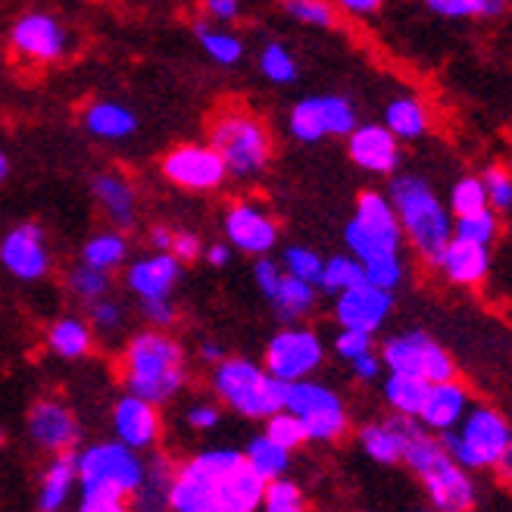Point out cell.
<instances>
[{
    "label": "cell",
    "mask_w": 512,
    "mask_h": 512,
    "mask_svg": "<svg viewBox=\"0 0 512 512\" xmlns=\"http://www.w3.org/2000/svg\"><path fill=\"white\" fill-rule=\"evenodd\" d=\"M219 419H222V413H219V406H213V403H197V406L188 409V425L197 428V431H213L219 425Z\"/></svg>",
    "instance_id": "cell-55"
},
{
    "label": "cell",
    "mask_w": 512,
    "mask_h": 512,
    "mask_svg": "<svg viewBox=\"0 0 512 512\" xmlns=\"http://www.w3.org/2000/svg\"><path fill=\"white\" fill-rule=\"evenodd\" d=\"M210 144L225 160L228 178H241V182L260 175L272 157V138L263 119L238 107L219 110V116L210 122Z\"/></svg>",
    "instance_id": "cell-6"
},
{
    "label": "cell",
    "mask_w": 512,
    "mask_h": 512,
    "mask_svg": "<svg viewBox=\"0 0 512 512\" xmlns=\"http://www.w3.org/2000/svg\"><path fill=\"white\" fill-rule=\"evenodd\" d=\"M200 356H203V360H207V363H219L222 360V356H225V350L219 347V344H213V341H207V344H200Z\"/></svg>",
    "instance_id": "cell-61"
},
{
    "label": "cell",
    "mask_w": 512,
    "mask_h": 512,
    "mask_svg": "<svg viewBox=\"0 0 512 512\" xmlns=\"http://www.w3.org/2000/svg\"><path fill=\"white\" fill-rule=\"evenodd\" d=\"M400 241H403V235L372 232V228L360 225L356 219H350L347 228H344V244L350 247V253L360 263H372V260H381V256L400 253Z\"/></svg>",
    "instance_id": "cell-29"
},
{
    "label": "cell",
    "mask_w": 512,
    "mask_h": 512,
    "mask_svg": "<svg viewBox=\"0 0 512 512\" xmlns=\"http://www.w3.org/2000/svg\"><path fill=\"white\" fill-rule=\"evenodd\" d=\"M285 409L303 422L306 441H335L347 431V413L344 403L335 391L316 381H288L285 391Z\"/></svg>",
    "instance_id": "cell-8"
},
{
    "label": "cell",
    "mask_w": 512,
    "mask_h": 512,
    "mask_svg": "<svg viewBox=\"0 0 512 512\" xmlns=\"http://www.w3.org/2000/svg\"><path fill=\"white\" fill-rule=\"evenodd\" d=\"M428 7L450 19H466V16H497L506 0H428Z\"/></svg>",
    "instance_id": "cell-46"
},
{
    "label": "cell",
    "mask_w": 512,
    "mask_h": 512,
    "mask_svg": "<svg viewBox=\"0 0 512 512\" xmlns=\"http://www.w3.org/2000/svg\"><path fill=\"white\" fill-rule=\"evenodd\" d=\"M384 125L391 128L397 138H422L428 132V113L416 97H397L384 110Z\"/></svg>",
    "instance_id": "cell-34"
},
{
    "label": "cell",
    "mask_w": 512,
    "mask_h": 512,
    "mask_svg": "<svg viewBox=\"0 0 512 512\" xmlns=\"http://www.w3.org/2000/svg\"><path fill=\"white\" fill-rule=\"evenodd\" d=\"M241 459L244 453L228 447L194 453L182 466L172 469L166 506L175 512H222L225 481Z\"/></svg>",
    "instance_id": "cell-4"
},
{
    "label": "cell",
    "mask_w": 512,
    "mask_h": 512,
    "mask_svg": "<svg viewBox=\"0 0 512 512\" xmlns=\"http://www.w3.org/2000/svg\"><path fill=\"white\" fill-rule=\"evenodd\" d=\"M13 54L29 66H50L60 63L69 54V32L54 13H25L10 29Z\"/></svg>",
    "instance_id": "cell-10"
},
{
    "label": "cell",
    "mask_w": 512,
    "mask_h": 512,
    "mask_svg": "<svg viewBox=\"0 0 512 512\" xmlns=\"http://www.w3.org/2000/svg\"><path fill=\"white\" fill-rule=\"evenodd\" d=\"M369 350H372V331L344 328L341 335L335 338V353L344 356V360H356V356H363Z\"/></svg>",
    "instance_id": "cell-51"
},
{
    "label": "cell",
    "mask_w": 512,
    "mask_h": 512,
    "mask_svg": "<svg viewBox=\"0 0 512 512\" xmlns=\"http://www.w3.org/2000/svg\"><path fill=\"white\" fill-rule=\"evenodd\" d=\"M172 228L169 225H153L147 232V247L150 250H160V253H169L172 250Z\"/></svg>",
    "instance_id": "cell-58"
},
{
    "label": "cell",
    "mask_w": 512,
    "mask_h": 512,
    "mask_svg": "<svg viewBox=\"0 0 512 512\" xmlns=\"http://www.w3.org/2000/svg\"><path fill=\"white\" fill-rule=\"evenodd\" d=\"M494 469L503 475V481H512V447H509V450H506V453L497 459V466H494Z\"/></svg>",
    "instance_id": "cell-62"
},
{
    "label": "cell",
    "mask_w": 512,
    "mask_h": 512,
    "mask_svg": "<svg viewBox=\"0 0 512 512\" xmlns=\"http://www.w3.org/2000/svg\"><path fill=\"white\" fill-rule=\"evenodd\" d=\"M260 72L272 85H291L297 79V60L285 44H266L260 54Z\"/></svg>",
    "instance_id": "cell-41"
},
{
    "label": "cell",
    "mask_w": 512,
    "mask_h": 512,
    "mask_svg": "<svg viewBox=\"0 0 512 512\" xmlns=\"http://www.w3.org/2000/svg\"><path fill=\"white\" fill-rule=\"evenodd\" d=\"M203 256H207L210 266L222 269V266H228V260H232V244H210L203 250Z\"/></svg>",
    "instance_id": "cell-59"
},
{
    "label": "cell",
    "mask_w": 512,
    "mask_h": 512,
    "mask_svg": "<svg viewBox=\"0 0 512 512\" xmlns=\"http://www.w3.org/2000/svg\"><path fill=\"white\" fill-rule=\"evenodd\" d=\"M322 256L310 247H288L285 256H281V266H285V272L303 278V281H313V285L319 288V275H322Z\"/></svg>",
    "instance_id": "cell-47"
},
{
    "label": "cell",
    "mask_w": 512,
    "mask_h": 512,
    "mask_svg": "<svg viewBox=\"0 0 512 512\" xmlns=\"http://www.w3.org/2000/svg\"><path fill=\"white\" fill-rule=\"evenodd\" d=\"M459 425L463 428L444 431L441 444L463 469L497 466V459L512 447V431L497 409H488V406L472 409Z\"/></svg>",
    "instance_id": "cell-7"
},
{
    "label": "cell",
    "mask_w": 512,
    "mask_h": 512,
    "mask_svg": "<svg viewBox=\"0 0 512 512\" xmlns=\"http://www.w3.org/2000/svg\"><path fill=\"white\" fill-rule=\"evenodd\" d=\"M0 266H4L16 281L35 285L54 272V253L47 247L44 228L35 222H19L0 238Z\"/></svg>",
    "instance_id": "cell-13"
},
{
    "label": "cell",
    "mask_w": 512,
    "mask_h": 512,
    "mask_svg": "<svg viewBox=\"0 0 512 512\" xmlns=\"http://www.w3.org/2000/svg\"><path fill=\"white\" fill-rule=\"evenodd\" d=\"M75 484H79V469H75V453H54L47 469L41 472L38 484V509L41 512H57L69 503Z\"/></svg>",
    "instance_id": "cell-25"
},
{
    "label": "cell",
    "mask_w": 512,
    "mask_h": 512,
    "mask_svg": "<svg viewBox=\"0 0 512 512\" xmlns=\"http://www.w3.org/2000/svg\"><path fill=\"white\" fill-rule=\"evenodd\" d=\"M0 447H4V434H0Z\"/></svg>",
    "instance_id": "cell-64"
},
{
    "label": "cell",
    "mask_w": 512,
    "mask_h": 512,
    "mask_svg": "<svg viewBox=\"0 0 512 512\" xmlns=\"http://www.w3.org/2000/svg\"><path fill=\"white\" fill-rule=\"evenodd\" d=\"M253 275H256V285H260V291L272 300V294H275V288H278L281 275H285V266L275 263V260H269V256H260V260H256V266H253Z\"/></svg>",
    "instance_id": "cell-53"
},
{
    "label": "cell",
    "mask_w": 512,
    "mask_h": 512,
    "mask_svg": "<svg viewBox=\"0 0 512 512\" xmlns=\"http://www.w3.org/2000/svg\"><path fill=\"white\" fill-rule=\"evenodd\" d=\"M391 203L397 210L400 228L409 235L413 247L425 256L428 263L438 266L444 247L453 238V222L444 210V203L434 197V191L425 185L419 175L394 178L391 185Z\"/></svg>",
    "instance_id": "cell-3"
},
{
    "label": "cell",
    "mask_w": 512,
    "mask_h": 512,
    "mask_svg": "<svg viewBox=\"0 0 512 512\" xmlns=\"http://www.w3.org/2000/svg\"><path fill=\"white\" fill-rule=\"evenodd\" d=\"M94 328L88 319L82 316H60L47 325V335H44V344L47 350L60 356V360H85V356L94 350Z\"/></svg>",
    "instance_id": "cell-27"
},
{
    "label": "cell",
    "mask_w": 512,
    "mask_h": 512,
    "mask_svg": "<svg viewBox=\"0 0 512 512\" xmlns=\"http://www.w3.org/2000/svg\"><path fill=\"white\" fill-rule=\"evenodd\" d=\"M303 506H306L303 491L294 481H288L285 475L266 481V491H263V509L266 512H300Z\"/></svg>",
    "instance_id": "cell-43"
},
{
    "label": "cell",
    "mask_w": 512,
    "mask_h": 512,
    "mask_svg": "<svg viewBox=\"0 0 512 512\" xmlns=\"http://www.w3.org/2000/svg\"><path fill=\"white\" fill-rule=\"evenodd\" d=\"M350 366H353V375L356 378H363V381H372V378H378V372H381V360L378 356L369 350V353H363V356H356V360H350Z\"/></svg>",
    "instance_id": "cell-57"
},
{
    "label": "cell",
    "mask_w": 512,
    "mask_h": 512,
    "mask_svg": "<svg viewBox=\"0 0 512 512\" xmlns=\"http://www.w3.org/2000/svg\"><path fill=\"white\" fill-rule=\"evenodd\" d=\"M431 381L419 378V375H406V372H391L388 381H384V400L394 406V413L403 416H416L428 397Z\"/></svg>",
    "instance_id": "cell-31"
},
{
    "label": "cell",
    "mask_w": 512,
    "mask_h": 512,
    "mask_svg": "<svg viewBox=\"0 0 512 512\" xmlns=\"http://www.w3.org/2000/svg\"><path fill=\"white\" fill-rule=\"evenodd\" d=\"M266 434L285 450H297L300 444H306V428L291 409H278V413H272L266 419Z\"/></svg>",
    "instance_id": "cell-44"
},
{
    "label": "cell",
    "mask_w": 512,
    "mask_h": 512,
    "mask_svg": "<svg viewBox=\"0 0 512 512\" xmlns=\"http://www.w3.org/2000/svg\"><path fill=\"white\" fill-rule=\"evenodd\" d=\"M141 313L147 319L150 328H172L178 322V310H175V303L172 297H160V300H141Z\"/></svg>",
    "instance_id": "cell-52"
},
{
    "label": "cell",
    "mask_w": 512,
    "mask_h": 512,
    "mask_svg": "<svg viewBox=\"0 0 512 512\" xmlns=\"http://www.w3.org/2000/svg\"><path fill=\"white\" fill-rule=\"evenodd\" d=\"M484 207H488V191H484L481 178H459L450 194V210L456 216H463V213H475Z\"/></svg>",
    "instance_id": "cell-48"
},
{
    "label": "cell",
    "mask_w": 512,
    "mask_h": 512,
    "mask_svg": "<svg viewBox=\"0 0 512 512\" xmlns=\"http://www.w3.org/2000/svg\"><path fill=\"white\" fill-rule=\"evenodd\" d=\"M7 175H10V157H7V150L0 147V182H7Z\"/></svg>",
    "instance_id": "cell-63"
},
{
    "label": "cell",
    "mask_w": 512,
    "mask_h": 512,
    "mask_svg": "<svg viewBox=\"0 0 512 512\" xmlns=\"http://www.w3.org/2000/svg\"><path fill=\"white\" fill-rule=\"evenodd\" d=\"M494 235H497V216L488 207L475 210V213H463V216H456V222H453V238H463V241L488 247L494 241Z\"/></svg>",
    "instance_id": "cell-40"
},
{
    "label": "cell",
    "mask_w": 512,
    "mask_h": 512,
    "mask_svg": "<svg viewBox=\"0 0 512 512\" xmlns=\"http://www.w3.org/2000/svg\"><path fill=\"white\" fill-rule=\"evenodd\" d=\"M182 260L175 253H160L153 250L141 260H135L125 269V288L132 291L138 300H160L172 297L178 288V278H182Z\"/></svg>",
    "instance_id": "cell-18"
},
{
    "label": "cell",
    "mask_w": 512,
    "mask_h": 512,
    "mask_svg": "<svg viewBox=\"0 0 512 512\" xmlns=\"http://www.w3.org/2000/svg\"><path fill=\"white\" fill-rule=\"evenodd\" d=\"M172 469L163 456H157L153 463L147 466V475H144V484H141V491H138V503L144 509H160L166 506V491H169V478H172Z\"/></svg>",
    "instance_id": "cell-39"
},
{
    "label": "cell",
    "mask_w": 512,
    "mask_h": 512,
    "mask_svg": "<svg viewBox=\"0 0 512 512\" xmlns=\"http://www.w3.org/2000/svg\"><path fill=\"white\" fill-rule=\"evenodd\" d=\"M469 413V394L463 384H456L453 378L447 381H434L428 388V397L419 409V419L425 428L434 431H450L463 422V416Z\"/></svg>",
    "instance_id": "cell-23"
},
{
    "label": "cell",
    "mask_w": 512,
    "mask_h": 512,
    "mask_svg": "<svg viewBox=\"0 0 512 512\" xmlns=\"http://www.w3.org/2000/svg\"><path fill=\"white\" fill-rule=\"evenodd\" d=\"M119 381L128 394L150 403H169L188 384V350L166 328H147L125 341L119 353Z\"/></svg>",
    "instance_id": "cell-1"
},
{
    "label": "cell",
    "mask_w": 512,
    "mask_h": 512,
    "mask_svg": "<svg viewBox=\"0 0 512 512\" xmlns=\"http://www.w3.org/2000/svg\"><path fill=\"white\" fill-rule=\"evenodd\" d=\"M335 4L341 7V10H347V13H372V10H378L381 7V0H335Z\"/></svg>",
    "instance_id": "cell-60"
},
{
    "label": "cell",
    "mask_w": 512,
    "mask_h": 512,
    "mask_svg": "<svg viewBox=\"0 0 512 512\" xmlns=\"http://www.w3.org/2000/svg\"><path fill=\"white\" fill-rule=\"evenodd\" d=\"M484 191H488V203L497 210H509L512 207V178L503 169H488L484 172Z\"/></svg>",
    "instance_id": "cell-50"
},
{
    "label": "cell",
    "mask_w": 512,
    "mask_h": 512,
    "mask_svg": "<svg viewBox=\"0 0 512 512\" xmlns=\"http://www.w3.org/2000/svg\"><path fill=\"white\" fill-rule=\"evenodd\" d=\"M381 363L391 372H406V375H419L425 381H447L453 378V360L444 347L434 344L422 331H406L384 344L381 350Z\"/></svg>",
    "instance_id": "cell-12"
},
{
    "label": "cell",
    "mask_w": 512,
    "mask_h": 512,
    "mask_svg": "<svg viewBox=\"0 0 512 512\" xmlns=\"http://www.w3.org/2000/svg\"><path fill=\"white\" fill-rule=\"evenodd\" d=\"M335 319L341 322V328H363V331H378L381 322L388 319L394 297L391 291H384L372 281H360L341 294H335Z\"/></svg>",
    "instance_id": "cell-19"
},
{
    "label": "cell",
    "mask_w": 512,
    "mask_h": 512,
    "mask_svg": "<svg viewBox=\"0 0 512 512\" xmlns=\"http://www.w3.org/2000/svg\"><path fill=\"white\" fill-rule=\"evenodd\" d=\"M222 232H225L228 244L241 253H250V256H266L278 244L275 219L263 207H256L253 200H238L225 210Z\"/></svg>",
    "instance_id": "cell-15"
},
{
    "label": "cell",
    "mask_w": 512,
    "mask_h": 512,
    "mask_svg": "<svg viewBox=\"0 0 512 512\" xmlns=\"http://www.w3.org/2000/svg\"><path fill=\"white\" fill-rule=\"evenodd\" d=\"M29 438L38 450L44 453H66L79 444V416L72 409L57 400V397H41L35 400V406L29 409Z\"/></svg>",
    "instance_id": "cell-16"
},
{
    "label": "cell",
    "mask_w": 512,
    "mask_h": 512,
    "mask_svg": "<svg viewBox=\"0 0 512 512\" xmlns=\"http://www.w3.org/2000/svg\"><path fill=\"white\" fill-rule=\"evenodd\" d=\"M313 303H316V285L313 281H303L291 272L281 275L278 281V288L272 294V306H275V313L281 322H297L303 319L306 313L313 310Z\"/></svg>",
    "instance_id": "cell-28"
},
{
    "label": "cell",
    "mask_w": 512,
    "mask_h": 512,
    "mask_svg": "<svg viewBox=\"0 0 512 512\" xmlns=\"http://www.w3.org/2000/svg\"><path fill=\"white\" fill-rule=\"evenodd\" d=\"M113 434L116 441L128 444L132 450H153L163 434V416L160 403H150L138 394H122L113 403Z\"/></svg>",
    "instance_id": "cell-17"
},
{
    "label": "cell",
    "mask_w": 512,
    "mask_h": 512,
    "mask_svg": "<svg viewBox=\"0 0 512 512\" xmlns=\"http://www.w3.org/2000/svg\"><path fill=\"white\" fill-rule=\"evenodd\" d=\"M244 459H247V466L260 475V478H266V481H272V478H281L288 472V466H291V450H285L281 444H275L269 434L263 431L260 438H253L247 447H244Z\"/></svg>",
    "instance_id": "cell-32"
},
{
    "label": "cell",
    "mask_w": 512,
    "mask_h": 512,
    "mask_svg": "<svg viewBox=\"0 0 512 512\" xmlns=\"http://www.w3.org/2000/svg\"><path fill=\"white\" fill-rule=\"evenodd\" d=\"M88 322L94 328V335H104V338H113L122 331L125 325V310H122V303L113 300L110 294L107 297H100L91 303V313H88Z\"/></svg>",
    "instance_id": "cell-45"
},
{
    "label": "cell",
    "mask_w": 512,
    "mask_h": 512,
    "mask_svg": "<svg viewBox=\"0 0 512 512\" xmlns=\"http://www.w3.org/2000/svg\"><path fill=\"white\" fill-rule=\"evenodd\" d=\"M169 253H175L182 263H194L197 256L203 253V244H200V238H197L194 232H175V235H172V250H169Z\"/></svg>",
    "instance_id": "cell-54"
},
{
    "label": "cell",
    "mask_w": 512,
    "mask_h": 512,
    "mask_svg": "<svg viewBox=\"0 0 512 512\" xmlns=\"http://www.w3.org/2000/svg\"><path fill=\"white\" fill-rule=\"evenodd\" d=\"M66 288H69L72 297H79L82 303L91 306L94 300H100V297H107V294H110V272L94 269V266L82 263V266L69 269V275H66Z\"/></svg>",
    "instance_id": "cell-38"
},
{
    "label": "cell",
    "mask_w": 512,
    "mask_h": 512,
    "mask_svg": "<svg viewBox=\"0 0 512 512\" xmlns=\"http://www.w3.org/2000/svg\"><path fill=\"white\" fill-rule=\"evenodd\" d=\"M360 225L372 228V232H384V235H403L400 228V219H397V210L394 203L384 197V194H375V191H366L356 200V216H353Z\"/></svg>",
    "instance_id": "cell-35"
},
{
    "label": "cell",
    "mask_w": 512,
    "mask_h": 512,
    "mask_svg": "<svg viewBox=\"0 0 512 512\" xmlns=\"http://www.w3.org/2000/svg\"><path fill=\"white\" fill-rule=\"evenodd\" d=\"M288 128L297 141L316 144L331 135H350L356 128V113L350 100L335 94L303 97L288 116Z\"/></svg>",
    "instance_id": "cell-11"
},
{
    "label": "cell",
    "mask_w": 512,
    "mask_h": 512,
    "mask_svg": "<svg viewBox=\"0 0 512 512\" xmlns=\"http://www.w3.org/2000/svg\"><path fill=\"white\" fill-rule=\"evenodd\" d=\"M347 153L350 160L375 175H388L400 163V138L388 125H356L347 135Z\"/></svg>",
    "instance_id": "cell-20"
},
{
    "label": "cell",
    "mask_w": 512,
    "mask_h": 512,
    "mask_svg": "<svg viewBox=\"0 0 512 512\" xmlns=\"http://www.w3.org/2000/svg\"><path fill=\"white\" fill-rule=\"evenodd\" d=\"M160 169H163V178L169 185L182 188V191H194V194L216 191L225 185V178H228V166L210 141L172 147L163 157Z\"/></svg>",
    "instance_id": "cell-9"
},
{
    "label": "cell",
    "mask_w": 512,
    "mask_h": 512,
    "mask_svg": "<svg viewBox=\"0 0 512 512\" xmlns=\"http://www.w3.org/2000/svg\"><path fill=\"white\" fill-rule=\"evenodd\" d=\"M422 481H425V491L434 509L463 512L475 503V484L450 453L441 456L428 472H422Z\"/></svg>",
    "instance_id": "cell-21"
},
{
    "label": "cell",
    "mask_w": 512,
    "mask_h": 512,
    "mask_svg": "<svg viewBox=\"0 0 512 512\" xmlns=\"http://www.w3.org/2000/svg\"><path fill=\"white\" fill-rule=\"evenodd\" d=\"M325 360V347L316 331L310 328H285L266 347V369L278 381H300L310 378Z\"/></svg>",
    "instance_id": "cell-14"
},
{
    "label": "cell",
    "mask_w": 512,
    "mask_h": 512,
    "mask_svg": "<svg viewBox=\"0 0 512 512\" xmlns=\"http://www.w3.org/2000/svg\"><path fill=\"white\" fill-rule=\"evenodd\" d=\"M213 391L216 397L247 419H269L285 409L288 384L278 381L266 366H256L241 356H222L213 366Z\"/></svg>",
    "instance_id": "cell-5"
},
{
    "label": "cell",
    "mask_w": 512,
    "mask_h": 512,
    "mask_svg": "<svg viewBox=\"0 0 512 512\" xmlns=\"http://www.w3.org/2000/svg\"><path fill=\"white\" fill-rule=\"evenodd\" d=\"M363 269H366V281H372V285H378L384 291H394L400 281H403L400 253H391V256H381V260L363 263Z\"/></svg>",
    "instance_id": "cell-49"
},
{
    "label": "cell",
    "mask_w": 512,
    "mask_h": 512,
    "mask_svg": "<svg viewBox=\"0 0 512 512\" xmlns=\"http://www.w3.org/2000/svg\"><path fill=\"white\" fill-rule=\"evenodd\" d=\"M91 194L97 200V207L104 210L113 228L128 232L138 222V191L132 185V178L122 172H97L91 182Z\"/></svg>",
    "instance_id": "cell-22"
},
{
    "label": "cell",
    "mask_w": 512,
    "mask_h": 512,
    "mask_svg": "<svg viewBox=\"0 0 512 512\" xmlns=\"http://www.w3.org/2000/svg\"><path fill=\"white\" fill-rule=\"evenodd\" d=\"M360 281H366V269L363 263L356 260V256H331V260L322 263V275H319V288L328 291V294H341L353 285H360Z\"/></svg>",
    "instance_id": "cell-37"
},
{
    "label": "cell",
    "mask_w": 512,
    "mask_h": 512,
    "mask_svg": "<svg viewBox=\"0 0 512 512\" xmlns=\"http://www.w3.org/2000/svg\"><path fill=\"white\" fill-rule=\"evenodd\" d=\"M128 253H132V244H128L125 232L113 228V232H97L94 238L85 241L82 263H88L94 269H104V272H116L125 266Z\"/></svg>",
    "instance_id": "cell-30"
},
{
    "label": "cell",
    "mask_w": 512,
    "mask_h": 512,
    "mask_svg": "<svg viewBox=\"0 0 512 512\" xmlns=\"http://www.w3.org/2000/svg\"><path fill=\"white\" fill-rule=\"evenodd\" d=\"M281 4H285L288 16L303 25H313V29H331L338 22L335 4H328V0H281Z\"/></svg>",
    "instance_id": "cell-42"
},
{
    "label": "cell",
    "mask_w": 512,
    "mask_h": 512,
    "mask_svg": "<svg viewBox=\"0 0 512 512\" xmlns=\"http://www.w3.org/2000/svg\"><path fill=\"white\" fill-rule=\"evenodd\" d=\"M79 469V509L82 512H122L144 484L147 463L141 450L122 441H97L75 453Z\"/></svg>",
    "instance_id": "cell-2"
},
{
    "label": "cell",
    "mask_w": 512,
    "mask_h": 512,
    "mask_svg": "<svg viewBox=\"0 0 512 512\" xmlns=\"http://www.w3.org/2000/svg\"><path fill=\"white\" fill-rule=\"evenodd\" d=\"M82 125L91 138L100 141H125L138 132V116L116 100H94L82 113Z\"/></svg>",
    "instance_id": "cell-24"
},
{
    "label": "cell",
    "mask_w": 512,
    "mask_h": 512,
    "mask_svg": "<svg viewBox=\"0 0 512 512\" xmlns=\"http://www.w3.org/2000/svg\"><path fill=\"white\" fill-rule=\"evenodd\" d=\"M203 10L213 22H235L241 13V0H203Z\"/></svg>",
    "instance_id": "cell-56"
},
{
    "label": "cell",
    "mask_w": 512,
    "mask_h": 512,
    "mask_svg": "<svg viewBox=\"0 0 512 512\" xmlns=\"http://www.w3.org/2000/svg\"><path fill=\"white\" fill-rule=\"evenodd\" d=\"M360 444L375 459V463H384V466L397 463V459L403 456V434H400L397 416H391L388 422L366 425L360 431Z\"/></svg>",
    "instance_id": "cell-33"
},
{
    "label": "cell",
    "mask_w": 512,
    "mask_h": 512,
    "mask_svg": "<svg viewBox=\"0 0 512 512\" xmlns=\"http://www.w3.org/2000/svg\"><path fill=\"white\" fill-rule=\"evenodd\" d=\"M197 41L207 50V57L219 66H235L244 57V44L238 35L225 32V29H213L207 22H197Z\"/></svg>",
    "instance_id": "cell-36"
},
{
    "label": "cell",
    "mask_w": 512,
    "mask_h": 512,
    "mask_svg": "<svg viewBox=\"0 0 512 512\" xmlns=\"http://www.w3.org/2000/svg\"><path fill=\"white\" fill-rule=\"evenodd\" d=\"M438 266L444 269V275L456 285H478V281L488 275L491 256L484 244H472L463 238H450V244L444 247Z\"/></svg>",
    "instance_id": "cell-26"
}]
</instances>
